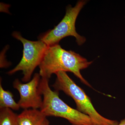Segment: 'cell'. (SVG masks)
Instances as JSON below:
<instances>
[{"label": "cell", "instance_id": "8992f818", "mask_svg": "<svg viewBox=\"0 0 125 125\" xmlns=\"http://www.w3.org/2000/svg\"><path fill=\"white\" fill-rule=\"evenodd\" d=\"M41 77L39 73L34 74L32 79L23 83L19 79L13 83V87L18 90L20 98L18 104L24 109H40L42 106L43 98L39 90Z\"/></svg>", "mask_w": 125, "mask_h": 125}, {"label": "cell", "instance_id": "ba28073f", "mask_svg": "<svg viewBox=\"0 0 125 125\" xmlns=\"http://www.w3.org/2000/svg\"><path fill=\"white\" fill-rule=\"evenodd\" d=\"M9 108L13 111H18L20 108L18 103L14 98L13 94L3 88L0 83V109Z\"/></svg>", "mask_w": 125, "mask_h": 125}, {"label": "cell", "instance_id": "277c9868", "mask_svg": "<svg viewBox=\"0 0 125 125\" xmlns=\"http://www.w3.org/2000/svg\"><path fill=\"white\" fill-rule=\"evenodd\" d=\"M12 36L22 43L23 56L19 64L7 73L12 75L22 71L23 74L22 80L27 83L31 80L36 67L40 65L48 46L40 40L32 41L24 38L19 32H14Z\"/></svg>", "mask_w": 125, "mask_h": 125}, {"label": "cell", "instance_id": "9c48e42d", "mask_svg": "<svg viewBox=\"0 0 125 125\" xmlns=\"http://www.w3.org/2000/svg\"><path fill=\"white\" fill-rule=\"evenodd\" d=\"M0 125H19L18 115L9 108L0 109Z\"/></svg>", "mask_w": 125, "mask_h": 125}, {"label": "cell", "instance_id": "52a82bcc", "mask_svg": "<svg viewBox=\"0 0 125 125\" xmlns=\"http://www.w3.org/2000/svg\"><path fill=\"white\" fill-rule=\"evenodd\" d=\"M47 117L39 109H24L18 115L19 125H50Z\"/></svg>", "mask_w": 125, "mask_h": 125}, {"label": "cell", "instance_id": "5b68a950", "mask_svg": "<svg viewBox=\"0 0 125 125\" xmlns=\"http://www.w3.org/2000/svg\"><path fill=\"white\" fill-rule=\"evenodd\" d=\"M86 2L85 0L79 1L74 7H72L70 5L67 6L62 20L53 29L41 35L39 40L49 46L58 44L62 39L71 36L75 38L78 45L81 46L83 44L86 39L77 33L75 24L78 15Z\"/></svg>", "mask_w": 125, "mask_h": 125}, {"label": "cell", "instance_id": "30bf717a", "mask_svg": "<svg viewBox=\"0 0 125 125\" xmlns=\"http://www.w3.org/2000/svg\"><path fill=\"white\" fill-rule=\"evenodd\" d=\"M117 125H125V118L121 120Z\"/></svg>", "mask_w": 125, "mask_h": 125}, {"label": "cell", "instance_id": "7a4b0ae2", "mask_svg": "<svg viewBox=\"0 0 125 125\" xmlns=\"http://www.w3.org/2000/svg\"><path fill=\"white\" fill-rule=\"evenodd\" d=\"M48 79L41 78L39 90L43 96V104L40 110L46 116L61 117L72 125H93L88 116L70 106L62 101L58 91L50 88Z\"/></svg>", "mask_w": 125, "mask_h": 125}, {"label": "cell", "instance_id": "6da1fadb", "mask_svg": "<svg viewBox=\"0 0 125 125\" xmlns=\"http://www.w3.org/2000/svg\"><path fill=\"white\" fill-rule=\"evenodd\" d=\"M92 62L78 53L66 51L56 44L48 47L39 66V74L41 78L49 79L52 75L59 72H72L83 83L91 87L80 71L89 67Z\"/></svg>", "mask_w": 125, "mask_h": 125}, {"label": "cell", "instance_id": "3957f363", "mask_svg": "<svg viewBox=\"0 0 125 125\" xmlns=\"http://www.w3.org/2000/svg\"><path fill=\"white\" fill-rule=\"evenodd\" d=\"M56 78L52 85L56 91H62L72 98L76 104V109L88 116L93 125H117V121L104 117L97 112L89 96L72 80L66 72L60 71L56 74Z\"/></svg>", "mask_w": 125, "mask_h": 125}]
</instances>
